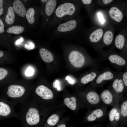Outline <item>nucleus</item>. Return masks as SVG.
I'll use <instances>...</instances> for the list:
<instances>
[{
	"instance_id": "9d476101",
	"label": "nucleus",
	"mask_w": 127,
	"mask_h": 127,
	"mask_svg": "<svg viewBox=\"0 0 127 127\" xmlns=\"http://www.w3.org/2000/svg\"><path fill=\"white\" fill-rule=\"evenodd\" d=\"M109 13L111 18L117 22H120L122 20L123 15L122 12L116 7L111 8Z\"/></svg>"
},
{
	"instance_id": "bb28decb",
	"label": "nucleus",
	"mask_w": 127,
	"mask_h": 127,
	"mask_svg": "<svg viewBox=\"0 0 127 127\" xmlns=\"http://www.w3.org/2000/svg\"><path fill=\"white\" fill-rule=\"evenodd\" d=\"M120 112L123 117H127V100L124 101L121 105Z\"/></svg>"
},
{
	"instance_id": "b1692460",
	"label": "nucleus",
	"mask_w": 127,
	"mask_h": 127,
	"mask_svg": "<svg viewBox=\"0 0 127 127\" xmlns=\"http://www.w3.org/2000/svg\"><path fill=\"white\" fill-rule=\"evenodd\" d=\"M35 14L34 9L32 8L28 9L26 14V17L28 23L30 24H33L35 21L34 16Z\"/></svg>"
},
{
	"instance_id": "0eeeda50",
	"label": "nucleus",
	"mask_w": 127,
	"mask_h": 127,
	"mask_svg": "<svg viewBox=\"0 0 127 127\" xmlns=\"http://www.w3.org/2000/svg\"><path fill=\"white\" fill-rule=\"evenodd\" d=\"M116 75L117 74L108 70L103 71L99 73L97 77L96 83L99 84L105 81L111 80L115 79Z\"/></svg>"
},
{
	"instance_id": "ea45409f",
	"label": "nucleus",
	"mask_w": 127,
	"mask_h": 127,
	"mask_svg": "<svg viewBox=\"0 0 127 127\" xmlns=\"http://www.w3.org/2000/svg\"><path fill=\"white\" fill-rule=\"evenodd\" d=\"M23 40V38L22 37H21L20 39L17 40L15 42L16 44L17 45L19 44Z\"/></svg>"
},
{
	"instance_id": "6ab92c4d",
	"label": "nucleus",
	"mask_w": 127,
	"mask_h": 127,
	"mask_svg": "<svg viewBox=\"0 0 127 127\" xmlns=\"http://www.w3.org/2000/svg\"><path fill=\"white\" fill-rule=\"evenodd\" d=\"M64 102L65 105L71 109L74 110L76 109V99L75 97L66 98L64 99Z\"/></svg>"
},
{
	"instance_id": "c03bdc74",
	"label": "nucleus",
	"mask_w": 127,
	"mask_h": 127,
	"mask_svg": "<svg viewBox=\"0 0 127 127\" xmlns=\"http://www.w3.org/2000/svg\"><path fill=\"white\" fill-rule=\"evenodd\" d=\"M41 1L43 3H45L48 0H41Z\"/></svg>"
},
{
	"instance_id": "c756f323",
	"label": "nucleus",
	"mask_w": 127,
	"mask_h": 127,
	"mask_svg": "<svg viewBox=\"0 0 127 127\" xmlns=\"http://www.w3.org/2000/svg\"><path fill=\"white\" fill-rule=\"evenodd\" d=\"M53 87L54 88H56L57 90L60 91V82L59 80H56L53 83Z\"/></svg>"
},
{
	"instance_id": "f8f14e48",
	"label": "nucleus",
	"mask_w": 127,
	"mask_h": 127,
	"mask_svg": "<svg viewBox=\"0 0 127 127\" xmlns=\"http://www.w3.org/2000/svg\"><path fill=\"white\" fill-rule=\"evenodd\" d=\"M39 53L42 60L44 62L49 63L53 61L54 57L49 51L44 48L40 49Z\"/></svg>"
},
{
	"instance_id": "412c9836",
	"label": "nucleus",
	"mask_w": 127,
	"mask_h": 127,
	"mask_svg": "<svg viewBox=\"0 0 127 127\" xmlns=\"http://www.w3.org/2000/svg\"><path fill=\"white\" fill-rule=\"evenodd\" d=\"M125 39L124 36L119 34L115 38V43L116 47L119 49H121L124 47Z\"/></svg>"
},
{
	"instance_id": "f257e3e1",
	"label": "nucleus",
	"mask_w": 127,
	"mask_h": 127,
	"mask_svg": "<svg viewBox=\"0 0 127 127\" xmlns=\"http://www.w3.org/2000/svg\"><path fill=\"white\" fill-rule=\"evenodd\" d=\"M76 7L73 3L67 2L59 5L56 10L55 13L58 18L61 19L66 16H72L76 11Z\"/></svg>"
},
{
	"instance_id": "cd10ccee",
	"label": "nucleus",
	"mask_w": 127,
	"mask_h": 127,
	"mask_svg": "<svg viewBox=\"0 0 127 127\" xmlns=\"http://www.w3.org/2000/svg\"><path fill=\"white\" fill-rule=\"evenodd\" d=\"M117 111V109L115 108H113L111 110L109 115L110 121H113L115 119V116Z\"/></svg>"
},
{
	"instance_id": "7ed1b4c3",
	"label": "nucleus",
	"mask_w": 127,
	"mask_h": 127,
	"mask_svg": "<svg viewBox=\"0 0 127 127\" xmlns=\"http://www.w3.org/2000/svg\"><path fill=\"white\" fill-rule=\"evenodd\" d=\"M26 119L27 123L30 125H33L38 123L40 118L37 110L34 108H30L26 114Z\"/></svg>"
},
{
	"instance_id": "39448f33",
	"label": "nucleus",
	"mask_w": 127,
	"mask_h": 127,
	"mask_svg": "<svg viewBox=\"0 0 127 127\" xmlns=\"http://www.w3.org/2000/svg\"><path fill=\"white\" fill-rule=\"evenodd\" d=\"M25 91L24 88L20 86L12 85L8 87L7 94L9 97L18 98L22 96Z\"/></svg>"
},
{
	"instance_id": "ddd939ff",
	"label": "nucleus",
	"mask_w": 127,
	"mask_h": 127,
	"mask_svg": "<svg viewBox=\"0 0 127 127\" xmlns=\"http://www.w3.org/2000/svg\"><path fill=\"white\" fill-rule=\"evenodd\" d=\"M56 1L55 0H49L45 5V12L48 16H50L55 10L56 5Z\"/></svg>"
},
{
	"instance_id": "393cba45",
	"label": "nucleus",
	"mask_w": 127,
	"mask_h": 127,
	"mask_svg": "<svg viewBox=\"0 0 127 127\" xmlns=\"http://www.w3.org/2000/svg\"><path fill=\"white\" fill-rule=\"evenodd\" d=\"M24 28L23 27L19 26H13L9 28L7 30V32L8 33L19 34L22 33Z\"/></svg>"
},
{
	"instance_id": "473e14b6",
	"label": "nucleus",
	"mask_w": 127,
	"mask_h": 127,
	"mask_svg": "<svg viewBox=\"0 0 127 127\" xmlns=\"http://www.w3.org/2000/svg\"><path fill=\"white\" fill-rule=\"evenodd\" d=\"M65 79L70 84H74L75 82V79L70 76H67L66 77Z\"/></svg>"
},
{
	"instance_id": "4be33fe9",
	"label": "nucleus",
	"mask_w": 127,
	"mask_h": 127,
	"mask_svg": "<svg viewBox=\"0 0 127 127\" xmlns=\"http://www.w3.org/2000/svg\"><path fill=\"white\" fill-rule=\"evenodd\" d=\"M113 35L112 32L107 31L105 33L103 37V41L106 45H109L112 43L113 39Z\"/></svg>"
},
{
	"instance_id": "6e6552de",
	"label": "nucleus",
	"mask_w": 127,
	"mask_h": 127,
	"mask_svg": "<svg viewBox=\"0 0 127 127\" xmlns=\"http://www.w3.org/2000/svg\"><path fill=\"white\" fill-rule=\"evenodd\" d=\"M36 93L43 99H52L53 93L51 90L43 85L39 86L35 90Z\"/></svg>"
},
{
	"instance_id": "37998d69",
	"label": "nucleus",
	"mask_w": 127,
	"mask_h": 127,
	"mask_svg": "<svg viewBox=\"0 0 127 127\" xmlns=\"http://www.w3.org/2000/svg\"><path fill=\"white\" fill-rule=\"evenodd\" d=\"M4 55V53L2 51H0V57H2Z\"/></svg>"
},
{
	"instance_id": "2eb2a0df",
	"label": "nucleus",
	"mask_w": 127,
	"mask_h": 127,
	"mask_svg": "<svg viewBox=\"0 0 127 127\" xmlns=\"http://www.w3.org/2000/svg\"><path fill=\"white\" fill-rule=\"evenodd\" d=\"M88 102L93 104H98L99 102L100 98L97 93L94 91L89 92L86 95Z\"/></svg>"
},
{
	"instance_id": "58836bf2",
	"label": "nucleus",
	"mask_w": 127,
	"mask_h": 127,
	"mask_svg": "<svg viewBox=\"0 0 127 127\" xmlns=\"http://www.w3.org/2000/svg\"><path fill=\"white\" fill-rule=\"evenodd\" d=\"M120 119V115L119 113L117 111L115 115V119L116 121H118Z\"/></svg>"
},
{
	"instance_id": "a19ab883",
	"label": "nucleus",
	"mask_w": 127,
	"mask_h": 127,
	"mask_svg": "<svg viewBox=\"0 0 127 127\" xmlns=\"http://www.w3.org/2000/svg\"><path fill=\"white\" fill-rule=\"evenodd\" d=\"M113 1L112 0H102L103 3L105 4H108Z\"/></svg>"
},
{
	"instance_id": "9b49d317",
	"label": "nucleus",
	"mask_w": 127,
	"mask_h": 127,
	"mask_svg": "<svg viewBox=\"0 0 127 127\" xmlns=\"http://www.w3.org/2000/svg\"><path fill=\"white\" fill-rule=\"evenodd\" d=\"M118 75H117L112 84V87L117 93H120L123 91L125 85L122 78H119Z\"/></svg>"
},
{
	"instance_id": "a878e982",
	"label": "nucleus",
	"mask_w": 127,
	"mask_h": 127,
	"mask_svg": "<svg viewBox=\"0 0 127 127\" xmlns=\"http://www.w3.org/2000/svg\"><path fill=\"white\" fill-rule=\"evenodd\" d=\"M59 120L58 116L56 114H53L48 119L47 122L48 124L51 125H54L56 124Z\"/></svg>"
},
{
	"instance_id": "c85d7f7f",
	"label": "nucleus",
	"mask_w": 127,
	"mask_h": 127,
	"mask_svg": "<svg viewBox=\"0 0 127 127\" xmlns=\"http://www.w3.org/2000/svg\"><path fill=\"white\" fill-rule=\"evenodd\" d=\"M8 71L5 69L0 67V80L3 79L7 75Z\"/></svg>"
},
{
	"instance_id": "a18cd8bd",
	"label": "nucleus",
	"mask_w": 127,
	"mask_h": 127,
	"mask_svg": "<svg viewBox=\"0 0 127 127\" xmlns=\"http://www.w3.org/2000/svg\"><path fill=\"white\" fill-rule=\"evenodd\" d=\"M126 48L127 49V43H126Z\"/></svg>"
},
{
	"instance_id": "7c9ffc66",
	"label": "nucleus",
	"mask_w": 127,
	"mask_h": 127,
	"mask_svg": "<svg viewBox=\"0 0 127 127\" xmlns=\"http://www.w3.org/2000/svg\"><path fill=\"white\" fill-rule=\"evenodd\" d=\"M34 70L31 67H29L26 70L25 74L28 76H30L33 75L34 73Z\"/></svg>"
},
{
	"instance_id": "dca6fc26",
	"label": "nucleus",
	"mask_w": 127,
	"mask_h": 127,
	"mask_svg": "<svg viewBox=\"0 0 127 127\" xmlns=\"http://www.w3.org/2000/svg\"><path fill=\"white\" fill-rule=\"evenodd\" d=\"M99 73V71L97 72H92L83 76L81 79L80 82L82 84H87L94 79Z\"/></svg>"
},
{
	"instance_id": "a211bd4d",
	"label": "nucleus",
	"mask_w": 127,
	"mask_h": 127,
	"mask_svg": "<svg viewBox=\"0 0 127 127\" xmlns=\"http://www.w3.org/2000/svg\"><path fill=\"white\" fill-rule=\"evenodd\" d=\"M15 17L13 8L11 7H9L8 9L7 14L5 17V22L10 25L12 24L14 22Z\"/></svg>"
},
{
	"instance_id": "423d86ee",
	"label": "nucleus",
	"mask_w": 127,
	"mask_h": 127,
	"mask_svg": "<svg viewBox=\"0 0 127 127\" xmlns=\"http://www.w3.org/2000/svg\"><path fill=\"white\" fill-rule=\"evenodd\" d=\"M106 58L116 67H122L126 64L127 61L121 55L116 54H111Z\"/></svg>"
},
{
	"instance_id": "1a4fd4ad",
	"label": "nucleus",
	"mask_w": 127,
	"mask_h": 127,
	"mask_svg": "<svg viewBox=\"0 0 127 127\" xmlns=\"http://www.w3.org/2000/svg\"><path fill=\"white\" fill-rule=\"evenodd\" d=\"M13 8L15 12L19 16L24 17L26 14L25 8L20 0H15L13 3Z\"/></svg>"
},
{
	"instance_id": "e433bc0d",
	"label": "nucleus",
	"mask_w": 127,
	"mask_h": 127,
	"mask_svg": "<svg viewBox=\"0 0 127 127\" xmlns=\"http://www.w3.org/2000/svg\"><path fill=\"white\" fill-rule=\"evenodd\" d=\"M3 0H0V15L1 16L3 13L4 9L3 8Z\"/></svg>"
},
{
	"instance_id": "f704fd0d",
	"label": "nucleus",
	"mask_w": 127,
	"mask_h": 127,
	"mask_svg": "<svg viewBox=\"0 0 127 127\" xmlns=\"http://www.w3.org/2000/svg\"><path fill=\"white\" fill-rule=\"evenodd\" d=\"M98 19L100 21L102 24L103 23L105 22V20L102 14L100 12H99L97 14Z\"/></svg>"
},
{
	"instance_id": "f03ea898",
	"label": "nucleus",
	"mask_w": 127,
	"mask_h": 127,
	"mask_svg": "<svg viewBox=\"0 0 127 127\" xmlns=\"http://www.w3.org/2000/svg\"><path fill=\"white\" fill-rule=\"evenodd\" d=\"M69 59L71 64L77 67H82L85 63L84 56L80 52L76 50L70 52Z\"/></svg>"
},
{
	"instance_id": "c9c22d12",
	"label": "nucleus",
	"mask_w": 127,
	"mask_h": 127,
	"mask_svg": "<svg viewBox=\"0 0 127 127\" xmlns=\"http://www.w3.org/2000/svg\"><path fill=\"white\" fill-rule=\"evenodd\" d=\"M4 24L1 19H0V33L3 32L4 31Z\"/></svg>"
},
{
	"instance_id": "2f4dec72",
	"label": "nucleus",
	"mask_w": 127,
	"mask_h": 127,
	"mask_svg": "<svg viewBox=\"0 0 127 127\" xmlns=\"http://www.w3.org/2000/svg\"><path fill=\"white\" fill-rule=\"evenodd\" d=\"M122 78L125 86L127 87V71L123 74Z\"/></svg>"
},
{
	"instance_id": "aec40b11",
	"label": "nucleus",
	"mask_w": 127,
	"mask_h": 127,
	"mask_svg": "<svg viewBox=\"0 0 127 127\" xmlns=\"http://www.w3.org/2000/svg\"><path fill=\"white\" fill-rule=\"evenodd\" d=\"M103 115L102 111L98 109L94 111L87 117L88 120L90 122L95 120L97 118L101 117Z\"/></svg>"
},
{
	"instance_id": "5701e85b",
	"label": "nucleus",
	"mask_w": 127,
	"mask_h": 127,
	"mask_svg": "<svg viewBox=\"0 0 127 127\" xmlns=\"http://www.w3.org/2000/svg\"><path fill=\"white\" fill-rule=\"evenodd\" d=\"M10 107L7 104L0 102V115L2 116H6L11 112Z\"/></svg>"
},
{
	"instance_id": "72a5a7b5",
	"label": "nucleus",
	"mask_w": 127,
	"mask_h": 127,
	"mask_svg": "<svg viewBox=\"0 0 127 127\" xmlns=\"http://www.w3.org/2000/svg\"><path fill=\"white\" fill-rule=\"evenodd\" d=\"M34 46V44L30 42H29L28 45L25 44V48L28 50H30L33 49Z\"/></svg>"
},
{
	"instance_id": "79ce46f5",
	"label": "nucleus",
	"mask_w": 127,
	"mask_h": 127,
	"mask_svg": "<svg viewBox=\"0 0 127 127\" xmlns=\"http://www.w3.org/2000/svg\"><path fill=\"white\" fill-rule=\"evenodd\" d=\"M57 127H66L65 125L64 124H60Z\"/></svg>"
},
{
	"instance_id": "4468645a",
	"label": "nucleus",
	"mask_w": 127,
	"mask_h": 127,
	"mask_svg": "<svg viewBox=\"0 0 127 127\" xmlns=\"http://www.w3.org/2000/svg\"><path fill=\"white\" fill-rule=\"evenodd\" d=\"M103 30L101 28H98L93 32L90 35L89 39L93 43H96L99 41L102 36Z\"/></svg>"
},
{
	"instance_id": "f3484780",
	"label": "nucleus",
	"mask_w": 127,
	"mask_h": 127,
	"mask_svg": "<svg viewBox=\"0 0 127 127\" xmlns=\"http://www.w3.org/2000/svg\"><path fill=\"white\" fill-rule=\"evenodd\" d=\"M101 96L103 101L106 104H110L112 102L113 95L108 90H105L104 91L101 93Z\"/></svg>"
},
{
	"instance_id": "4c0bfd02",
	"label": "nucleus",
	"mask_w": 127,
	"mask_h": 127,
	"mask_svg": "<svg viewBox=\"0 0 127 127\" xmlns=\"http://www.w3.org/2000/svg\"><path fill=\"white\" fill-rule=\"evenodd\" d=\"M81 1L83 4H90L92 1L91 0H82Z\"/></svg>"
},
{
	"instance_id": "20e7f679",
	"label": "nucleus",
	"mask_w": 127,
	"mask_h": 127,
	"mask_svg": "<svg viewBox=\"0 0 127 127\" xmlns=\"http://www.w3.org/2000/svg\"><path fill=\"white\" fill-rule=\"evenodd\" d=\"M77 22L76 20H71L61 24L57 27V31L65 33L72 31L76 28Z\"/></svg>"
}]
</instances>
